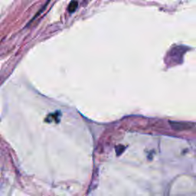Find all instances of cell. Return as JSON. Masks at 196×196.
<instances>
[{"label": "cell", "mask_w": 196, "mask_h": 196, "mask_svg": "<svg viewBox=\"0 0 196 196\" xmlns=\"http://www.w3.org/2000/svg\"><path fill=\"white\" fill-rule=\"evenodd\" d=\"M48 3H49V2H46V3H45V5H44V7H42V8H41V9H40V10H39V11H38V13H37L36 15H35V16H34V18H32V20L31 21V22H32V21H33V20H34V19H35V18H36V17H37V16H39V15H40V14H41V11H44V10H45V8H46V6H47V5H48ZM30 22L28 23V25H29V24H30Z\"/></svg>", "instance_id": "obj_2"}, {"label": "cell", "mask_w": 196, "mask_h": 196, "mask_svg": "<svg viewBox=\"0 0 196 196\" xmlns=\"http://www.w3.org/2000/svg\"><path fill=\"white\" fill-rule=\"evenodd\" d=\"M78 6V2L77 1H72L70 2V4L68 5V11L70 13H72L75 11L77 8Z\"/></svg>", "instance_id": "obj_1"}]
</instances>
